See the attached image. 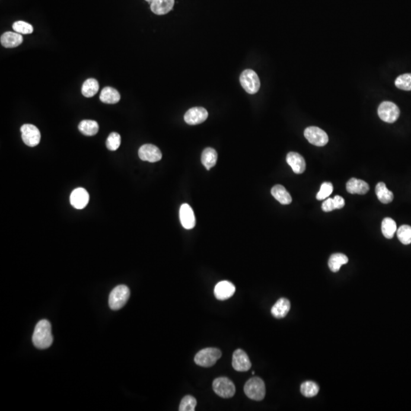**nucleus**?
Wrapping results in <instances>:
<instances>
[{
	"instance_id": "27",
	"label": "nucleus",
	"mask_w": 411,
	"mask_h": 411,
	"mask_svg": "<svg viewBox=\"0 0 411 411\" xmlns=\"http://www.w3.org/2000/svg\"><path fill=\"white\" fill-rule=\"evenodd\" d=\"M99 90V84L97 80L94 78H88L83 83L82 87V93L86 98H92L97 94Z\"/></svg>"
},
{
	"instance_id": "21",
	"label": "nucleus",
	"mask_w": 411,
	"mask_h": 411,
	"mask_svg": "<svg viewBox=\"0 0 411 411\" xmlns=\"http://www.w3.org/2000/svg\"><path fill=\"white\" fill-rule=\"evenodd\" d=\"M271 194L276 200L279 201L281 204L288 205L292 202V196H290V193L287 192L286 189L282 185H275L271 189Z\"/></svg>"
},
{
	"instance_id": "10",
	"label": "nucleus",
	"mask_w": 411,
	"mask_h": 411,
	"mask_svg": "<svg viewBox=\"0 0 411 411\" xmlns=\"http://www.w3.org/2000/svg\"><path fill=\"white\" fill-rule=\"evenodd\" d=\"M139 157L142 161L157 162L162 157L161 151L158 147L152 144H145L139 150Z\"/></svg>"
},
{
	"instance_id": "24",
	"label": "nucleus",
	"mask_w": 411,
	"mask_h": 411,
	"mask_svg": "<svg viewBox=\"0 0 411 411\" xmlns=\"http://www.w3.org/2000/svg\"><path fill=\"white\" fill-rule=\"evenodd\" d=\"M98 124L94 120H84L82 122H80L78 124V130L82 134H84V136H94L98 132Z\"/></svg>"
},
{
	"instance_id": "20",
	"label": "nucleus",
	"mask_w": 411,
	"mask_h": 411,
	"mask_svg": "<svg viewBox=\"0 0 411 411\" xmlns=\"http://www.w3.org/2000/svg\"><path fill=\"white\" fill-rule=\"evenodd\" d=\"M290 308V302L287 298H281L274 304L271 308V313L276 318H282L288 314Z\"/></svg>"
},
{
	"instance_id": "35",
	"label": "nucleus",
	"mask_w": 411,
	"mask_h": 411,
	"mask_svg": "<svg viewBox=\"0 0 411 411\" xmlns=\"http://www.w3.org/2000/svg\"><path fill=\"white\" fill-rule=\"evenodd\" d=\"M334 186L330 182H324L320 186V190L317 194V198L318 200L327 199L333 192Z\"/></svg>"
},
{
	"instance_id": "37",
	"label": "nucleus",
	"mask_w": 411,
	"mask_h": 411,
	"mask_svg": "<svg viewBox=\"0 0 411 411\" xmlns=\"http://www.w3.org/2000/svg\"><path fill=\"white\" fill-rule=\"evenodd\" d=\"M335 210L342 209L345 206V201L340 196H335L333 199Z\"/></svg>"
},
{
	"instance_id": "2",
	"label": "nucleus",
	"mask_w": 411,
	"mask_h": 411,
	"mask_svg": "<svg viewBox=\"0 0 411 411\" xmlns=\"http://www.w3.org/2000/svg\"><path fill=\"white\" fill-rule=\"evenodd\" d=\"M244 392L246 396L254 400H262L266 394L264 382L259 377L250 378L244 384Z\"/></svg>"
},
{
	"instance_id": "3",
	"label": "nucleus",
	"mask_w": 411,
	"mask_h": 411,
	"mask_svg": "<svg viewBox=\"0 0 411 411\" xmlns=\"http://www.w3.org/2000/svg\"><path fill=\"white\" fill-rule=\"evenodd\" d=\"M130 292L129 288L125 285H120L115 287L109 296V306L110 310H119L126 304L129 300Z\"/></svg>"
},
{
	"instance_id": "31",
	"label": "nucleus",
	"mask_w": 411,
	"mask_h": 411,
	"mask_svg": "<svg viewBox=\"0 0 411 411\" xmlns=\"http://www.w3.org/2000/svg\"><path fill=\"white\" fill-rule=\"evenodd\" d=\"M396 86L399 90L411 91V74L399 76L396 80Z\"/></svg>"
},
{
	"instance_id": "26",
	"label": "nucleus",
	"mask_w": 411,
	"mask_h": 411,
	"mask_svg": "<svg viewBox=\"0 0 411 411\" xmlns=\"http://www.w3.org/2000/svg\"><path fill=\"white\" fill-rule=\"evenodd\" d=\"M376 193L377 196H378V200L382 204H390L393 200V193L388 189L386 184L383 183V182H380L378 184L376 185Z\"/></svg>"
},
{
	"instance_id": "7",
	"label": "nucleus",
	"mask_w": 411,
	"mask_h": 411,
	"mask_svg": "<svg viewBox=\"0 0 411 411\" xmlns=\"http://www.w3.org/2000/svg\"><path fill=\"white\" fill-rule=\"evenodd\" d=\"M378 114L383 122L392 124L398 119L400 110L393 102H383L378 107Z\"/></svg>"
},
{
	"instance_id": "33",
	"label": "nucleus",
	"mask_w": 411,
	"mask_h": 411,
	"mask_svg": "<svg viewBox=\"0 0 411 411\" xmlns=\"http://www.w3.org/2000/svg\"><path fill=\"white\" fill-rule=\"evenodd\" d=\"M120 142H122V138L120 134L113 132L108 137L106 146L110 151H116L120 146Z\"/></svg>"
},
{
	"instance_id": "23",
	"label": "nucleus",
	"mask_w": 411,
	"mask_h": 411,
	"mask_svg": "<svg viewBox=\"0 0 411 411\" xmlns=\"http://www.w3.org/2000/svg\"><path fill=\"white\" fill-rule=\"evenodd\" d=\"M217 158H218V155H217L216 151L212 148H205L201 156L202 164L208 170H210L216 166Z\"/></svg>"
},
{
	"instance_id": "6",
	"label": "nucleus",
	"mask_w": 411,
	"mask_h": 411,
	"mask_svg": "<svg viewBox=\"0 0 411 411\" xmlns=\"http://www.w3.org/2000/svg\"><path fill=\"white\" fill-rule=\"evenodd\" d=\"M212 388L217 396L224 398H232L236 392L234 383L226 377L216 378L212 383Z\"/></svg>"
},
{
	"instance_id": "34",
	"label": "nucleus",
	"mask_w": 411,
	"mask_h": 411,
	"mask_svg": "<svg viewBox=\"0 0 411 411\" xmlns=\"http://www.w3.org/2000/svg\"><path fill=\"white\" fill-rule=\"evenodd\" d=\"M13 30L22 34H30L34 32L32 24L23 21L16 22L12 26Z\"/></svg>"
},
{
	"instance_id": "22",
	"label": "nucleus",
	"mask_w": 411,
	"mask_h": 411,
	"mask_svg": "<svg viewBox=\"0 0 411 411\" xmlns=\"http://www.w3.org/2000/svg\"><path fill=\"white\" fill-rule=\"evenodd\" d=\"M100 100L106 104H116L120 100V94L115 88L106 87L100 92Z\"/></svg>"
},
{
	"instance_id": "29",
	"label": "nucleus",
	"mask_w": 411,
	"mask_h": 411,
	"mask_svg": "<svg viewBox=\"0 0 411 411\" xmlns=\"http://www.w3.org/2000/svg\"><path fill=\"white\" fill-rule=\"evenodd\" d=\"M301 393L306 398H312L317 396L319 392V386L314 382H304L301 386Z\"/></svg>"
},
{
	"instance_id": "5",
	"label": "nucleus",
	"mask_w": 411,
	"mask_h": 411,
	"mask_svg": "<svg viewBox=\"0 0 411 411\" xmlns=\"http://www.w3.org/2000/svg\"><path fill=\"white\" fill-rule=\"evenodd\" d=\"M240 82L246 92L254 94L260 90V82L258 76L252 70H246L240 76Z\"/></svg>"
},
{
	"instance_id": "13",
	"label": "nucleus",
	"mask_w": 411,
	"mask_h": 411,
	"mask_svg": "<svg viewBox=\"0 0 411 411\" xmlns=\"http://www.w3.org/2000/svg\"><path fill=\"white\" fill-rule=\"evenodd\" d=\"M88 202H90V194L84 188H76L71 194L70 204L76 209H84L88 205Z\"/></svg>"
},
{
	"instance_id": "11",
	"label": "nucleus",
	"mask_w": 411,
	"mask_h": 411,
	"mask_svg": "<svg viewBox=\"0 0 411 411\" xmlns=\"http://www.w3.org/2000/svg\"><path fill=\"white\" fill-rule=\"evenodd\" d=\"M208 118V110L201 107L192 108L184 114L185 122L189 125H196L204 123Z\"/></svg>"
},
{
	"instance_id": "28",
	"label": "nucleus",
	"mask_w": 411,
	"mask_h": 411,
	"mask_svg": "<svg viewBox=\"0 0 411 411\" xmlns=\"http://www.w3.org/2000/svg\"><path fill=\"white\" fill-rule=\"evenodd\" d=\"M382 232L386 238L390 239L397 232V224L392 218H384L382 222Z\"/></svg>"
},
{
	"instance_id": "25",
	"label": "nucleus",
	"mask_w": 411,
	"mask_h": 411,
	"mask_svg": "<svg viewBox=\"0 0 411 411\" xmlns=\"http://www.w3.org/2000/svg\"><path fill=\"white\" fill-rule=\"evenodd\" d=\"M348 263V258L344 254H334L329 259L328 266L332 272H336L339 271L342 265Z\"/></svg>"
},
{
	"instance_id": "15",
	"label": "nucleus",
	"mask_w": 411,
	"mask_h": 411,
	"mask_svg": "<svg viewBox=\"0 0 411 411\" xmlns=\"http://www.w3.org/2000/svg\"><path fill=\"white\" fill-rule=\"evenodd\" d=\"M180 220L182 225L186 230H192L196 225V218L193 210L186 204H182L180 208Z\"/></svg>"
},
{
	"instance_id": "30",
	"label": "nucleus",
	"mask_w": 411,
	"mask_h": 411,
	"mask_svg": "<svg viewBox=\"0 0 411 411\" xmlns=\"http://www.w3.org/2000/svg\"><path fill=\"white\" fill-rule=\"evenodd\" d=\"M397 236L402 244H411V226L408 225L402 226L397 230Z\"/></svg>"
},
{
	"instance_id": "14",
	"label": "nucleus",
	"mask_w": 411,
	"mask_h": 411,
	"mask_svg": "<svg viewBox=\"0 0 411 411\" xmlns=\"http://www.w3.org/2000/svg\"><path fill=\"white\" fill-rule=\"evenodd\" d=\"M236 290V286L231 282L226 280L221 281L216 285L214 294L217 300H226L234 295Z\"/></svg>"
},
{
	"instance_id": "16",
	"label": "nucleus",
	"mask_w": 411,
	"mask_h": 411,
	"mask_svg": "<svg viewBox=\"0 0 411 411\" xmlns=\"http://www.w3.org/2000/svg\"><path fill=\"white\" fill-rule=\"evenodd\" d=\"M286 162L296 174H302L306 170V161L298 153L290 152L287 155Z\"/></svg>"
},
{
	"instance_id": "18",
	"label": "nucleus",
	"mask_w": 411,
	"mask_h": 411,
	"mask_svg": "<svg viewBox=\"0 0 411 411\" xmlns=\"http://www.w3.org/2000/svg\"><path fill=\"white\" fill-rule=\"evenodd\" d=\"M368 190V184L360 179L351 178L346 183V190L352 194H366Z\"/></svg>"
},
{
	"instance_id": "12",
	"label": "nucleus",
	"mask_w": 411,
	"mask_h": 411,
	"mask_svg": "<svg viewBox=\"0 0 411 411\" xmlns=\"http://www.w3.org/2000/svg\"><path fill=\"white\" fill-rule=\"evenodd\" d=\"M232 366L238 372H247L252 367L248 356L242 350H236L233 354Z\"/></svg>"
},
{
	"instance_id": "17",
	"label": "nucleus",
	"mask_w": 411,
	"mask_h": 411,
	"mask_svg": "<svg viewBox=\"0 0 411 411\" xmlns=\"http://www.w3.org/2000/svg\"><path fill=\"white\" fill-rule=\"evenodd\" d=\"M0 42L4 48H14L22 44L23 42V38L21 34L8 32L2 34Z\"/></svg>"
},
{
	"instance_id": "1",
	"label": "nucleus",
	"mask_w": 411,
	"mask_h": 411,
	"mask_svg": "<svg viewBox=\"0 0 411 411\" xmlns=\"http://www.w3.org/2000/svg\"><path fill=\"white\" fill-rule=\"evenodd\" d=\"M53 340L50 323L45 319L40 320L36 325L32 336L34 345L38 349H46L52 345Z\"/></svg>"
},
{
	"instance_id": "19",
	"label": "nucleus",
	"mask_w": 411,
	"mask_h": 411,
	"mask_svg": "<svg viewBox=\"0 0 411 411\" xmlns=\"http://www.w3.org/2000/svg\"><path fill=\"white\" fill-rule=\"evenodd\" d=\"M174 6V0H155L151 2L152 12L158 16L167 14L172 10Z\"/></svg>"
},
{
	"instance_id": "8",
	"label": "nucleus",
	"mask_w": 411,
	"mask_h": 411,
	"mask_svg": "<svg viewBox=\"0 0 411 411\" xmlns=\"http://www.w3.org/2000/svg\"><path fill=\"white\" fill-rule=\"evenodd\" d=\"M304 136L310 144L316 146H324L328 142V136L318 126H308L304 130Z\"/></svg>"
},
{
	"instance_id": "32",
	"label": "nucleus",
	"mask_w": 411,
	"mask_h": 411,
	"mask_svg": "<svg viewBox=\"0 0 411 411\" xmlns=\"http://www.w3.org/2000/svg\"><path fill=\"white\" fill-rule=\"evenodd\" d=\"M196 406V400L192 396H186L183 398L179 406L180 411H194Z\"/></svg>"
},
{
	"instance_id": "38",
	"label": "nucleus",
	"mask_w": 411,
	"mask_h": 411,
	"mask_svg": "<svg viewBox=\"0 0 411 411\" xmlns=\"http://www.w3.org/2000/svg\"><path fill=\"white\" fill-rule=\"evenodd\" d=\"M146 2H150V4H151V2H152L153 1H155V0H146Z\"/></svg>"
},
{
	"instance_id": "4",
	"label": "nucleus",
	"mask_w": 411,
	"mask_h": 411,
	"mask_svg": "<svg viewBox=\"0 0 411 411\" xmlns=\"http://www.w3.org/2000/svg\"><path fill=\"white\" fill-rule=\"evenodd\" d=\"M222 356V352L217 348H209L201 350L194 357V362L196 365L202 367H211Z\"/></svg>"
},
{
	"instance_id": "36",
	"label": "nucleus",
	"mask_w": 411,
	"mask_h": 411,
	"mask_svg": "<svg viewBox=\"0 0 411 411\" xmlns=\"http://www.w3.org/2000/svg\"><path fill=\"white\" fill-rule=\"evenodd\" d=\"M322 208L324 212H330V211L334 210L335 208L333 199L332 198H328L322 204Z\"/></svg>"
},
{
	"instance_id": "9",
	"label": "nucleus",
	"mask_w": 411,
	"mask_h": 411,
	"mask_svg": "<svg viewBox=\"0 0 411 411\" xmlns=\"http://www.w3.org/2000/svg\"><path fill=\"white\" fill-rule=\"evenodd\" d=\"M22 138L28 146L34 147L40 142V130L37 126L32 124H24L21 128Z\"/></svg>"
}]
</instances>
